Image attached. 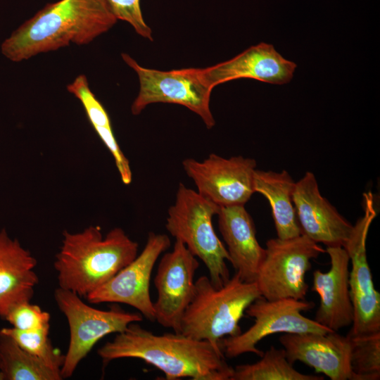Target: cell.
Masks as SVG:
<instances>
[{"instance_id": "6da1fadb", "label": "cell", "mask_w": 380, "mask_h": 380, "mask_svg": "<svg viewBox=\"0 0 380 380\" xmlns=\"http://www.w3.org/2000/svg\"><path fill=\"white\" fill-rule=\"evenodd\" d=\"M104 364L120 358H137L154 366L167 380H231L234 368L222 350L205 340L181 333L156 335L131 323L98 350Z\"/></svg>"}, {"instance_id": "7a4b0ae2", "label": "cell", "mask_w": 380, "mask_h": 380, "mask_svg": "<svg viewBox=\"0 0 380 380\" xmlns=\"http://www.w3.org/2000/svg\"><path fill=\"white\" fill-rule=\"evenodd\" d=\"M118 20L103 0H60L47 4L6 39L1 53L13 62L69 46L88 44Z\"/></svg>"}, {"instance_id": "3957f363", "label": "cell", "mask_w": 380, "mask_h": 380, "mask_svg": "<svg viewBox=\"0 0 380 380\" xmlns=\"http://www.w3.org/2000/svg\"><path fill=\"white\" fill-rule=\"evenodd\" d=\"M138 247L119 227L104 238L96 226L77 233L65 230L53 263L59 287L87 297L130 263Z\"/></svg>"}, {"instance_id": "277c9868", "label": "cell", "mask_w": 380, "mask_h": 380, "mask_svg": "<svg viewBox=\"0 0 380 380\" xmlns=\"http://www.w3.org/2000/svg\"><path fill=\"white\" fill-rule=\"evenodd\" d=\"M260 297L256 283L243 281L236 272L220 288L207 276H201L195 281L194 293L182 316L179 333L208 341L222 350L221 340L242 332L239 323L248 307Z\"/></svg>"}, {"instance_id": "5b68a950", "label": "cell", "mask_w": 380, "mask_h": 380, "mask_svg": "<svg viewBox=\"0 0 380 380\" xmlns=\"http://www.w3.org/2000/svg\"><path fill=\"white\" fill-rule=\"evenodd\" d=\"M220 207L179 183L175 201L167 210L165 227L207 267L212 284L220 288L230 279L227 248L217 236L213 218Z\"/></svg>"}, {"instance_id": "8992f818", "label": "cell", "mask_w": 380, "mask_h": 380, "mask_svg": "<svg viewBox=\"0 0 380 380\" xmlns=\"http://www.w3.org/2000/svg\"><path fill=\"white\" fill-rule=\"evenodd\" d=\"M121 56L139 79V92L131 106L134 115L140 114L150 104L173 103L198 115L207 128L214 127L215 121L210 108L213 89L204 80L201 68L159 70L140 65L127 53H122Z\"/></svg>"}, {"instance_id": "52a82bcc", "label": "cell", "mask_w": 380, "mask_h": 380, "mask_svg": "<svg viewBox=\"0 0 380 380\" xmlns=\"http://www.w3.org/2000/svg\"><path fill=\"white\" fill-rule=\"evenodd\" d=\"M265 251L255 281L261 296L269 300H305L308 289L305 275L311 260L326 251L300 234L286 239H270Z\"/></svg>"}, {"instance_id": "ba28073f", "label": "cell", "mask_w": 380, "mask_h": 380, "mask_svg": "<svg viewBox=\"0 0 380 380\" xmlns=\"http://www.w3.org/2000/svg\"><path fill=\"white\" fill-rule=\"evenodd\" d=\"M54 298L70 329L69 345L61 369L63 379L73 374L81 360L103 337L122 332L131 323L143 319L141 313L126 312L118 305L108 310L92 308L77 294L60 287L56 289Z\"/></svg>"}, {"instance_id": "9c48e42d", "label": "cell", "mask_w": 380, "mask_h": 380, "mask_svg": "<svg viewBox=\"0 0 380 380\" xmlns=\"http://www.w3.org/2000/svg\"><path fill=\"white\" fill-rule=\"evenodd\" d=\"M315 307L312 301L284 298L269 300L260 297L246 310L254 318V324L246 331L234 337L221 340L222 350L225 357L232 358L244 353H253L261 357L263 352L256 345L269 335L285 334H327L334 331L302 315Z\"/></svg>"}, {"instance_id": "30bf717a", "label": "cell", "mask_w": 380, "mask_h": 380, "mask_svg": "<svg viewBox=\"0 0 380 380\" xmlns=\"http://www.w3.org/2000/svg\"><path fill=\"white\" fill-rule=\"evenodd\" d=\"M364 215L353 225L344 246L351 264L350 296L353 308L352 327L347 336L380 332V294L375 289L369 266L366 240L369 227L376 216L371 192L363 194Z\"/></svg>"}, {"instance_id": "8fae6325", "label": "cell", "mask_w": 380, "mask_h": 380, "mask_svg": "<svg viewBox=\"0 0 380 380\" xmlns=\"http://www.w3.org/2000/svg\"><path fill=\"white\" fill-rule=\"evenodd\" d=\"M255 159L241 156L223 158L211 153L202 161L186 158L182 167L196 191L220 208L244 205L255 193Z\"/></svg>"}, {"instance_id": "7c38bea8", "label": "cell", "mask_w": 380, "mask_h": 380, "mask_svg": "<svg viewBox=\"0 0 380 380\" xmlns=\"http://www.w3.org/2000/svg\"><path fill=\"white\" fill-rule=\"evenodd\" d=\"M165 234L149 232L144 248L130 263L86 298L90 303H122L130 305L151 322L155 321L150 281L160 255L170 246Z\"/></svg>"}, {"instance_id": "4fadbf2b", "label": "cell", "mask_w": 380, "mask_h": 380, "mask_svg": "<svg viewBox=\"0 0 380 380\" xmlns=\"http://www.w3.org/2000/svg\"><path fill=\"white\" fill-rule=\"evenodd\" d=\"M200 263L179 240L163 254L154 277L158 297L153 303L155 321L179 333L182 316L195 289L194 276Z\"/></svg>"}, {"instance_id": "5bb4252c", "label": "cell", "mask_w": 380, "mask_h": 380, "mask_svg": "<svg viewBox=\"0 0 380 380\" xmlns=\"http://www.w3.org/2000/svg\"><path fill=\"white\" fill-rule=\"evenodd\" d=\"M293 201L302 234L327 247H344L353 225L322 196L312 172L296 182Z\"/></svg>"}, {"instance_id": "9a60e30c", "label": "cell", "mask_w": 380, "mask_h": 380, "mask_svg": "<svg viewBox=\"0 0 380 380\" xmlns=\"http://www.w3.org/2000/svg\"><path fill=\"white\" fill-rule=\"evenodd\" d=\"M279 341L289 362L299 361L331 380H356L350 367V342L348 336L327 334H285Z\"/></svg>"}, {"instance_id": "2e32d148", "label": "cell", "mask_w": 380, "mask_h": 380, "mask_svg": "<svg viewBox=\"0 0 380 380\" xmlns=\"http://www.w3.org/2000/svg\"><path fill=\"white\" fill-rule=\"evenodd\" d=\"M296 63L284 58L274 46L261 42L246 49L235 57L216 65L201 68L207 84L217 85L240 78H250L272 84L291 82Z\"/></svg>"}, {"instance_id": "e0dca14e", "label": "cell", "mask_w": 380, "mask_h": 380, "mask_svg": "<svg viewBox=\"0 0 380 380\" xmlns=\"http://www.w3.org/2000/svg\"><path fill=\"white\" fill-rule=\"evenodd\" d=\"M331 267L327 272H313L312 291L319 297L315 312L317 323L334 331L351 325L353 308L349 289L350 259L342 246L327 247Z\"/></svg>"}, {"instance_id": "ac0fdd59", "label": "cell", "mask_w": 380, "mask_h": 380, "mask_svg": "<svg viewBox=\"0 0 380 380\" xmlns=\"http://www.w3.org/2000/svg\"><path fill=\"white\" fill-rule=\"evenodd\" d=\"M217 215L229 262L243 281L254 282L266 251L256 238L253 218L244 205L220 208Z\"/></svg>"}, {"instance_id": "d6986e66", "label": "cell", "mask_w": 380, "mask_h": 380, "mask_svg": "<svg viewBox=\"0 0 380 380\" xmlns=\"http://www.w3.org/2000/svg\"><path fill=\"white\" fill-rule=\"evenodd\" d=\"M37 260L6 231H0V307L19 300H31L39 281Z\"/></svg>"}, {"instance_id": "ffe728a7", "label": "cell", "mask_w": 380, "mask_h": 380, "mask_svg": "<svg viewBox=\"0 0 380 380\" xmlns=\"http://www.w3.org/2000/svg\"><path fill=\"white\" fill-rule=\"evenodd\" d=\"M295 186L296 182L286 170L279 172L255 170L254 191L267 199L279 239H286L302 234L293 201Z\"/></svg>"}, {"instance_id": "44dd1931", "label": "cell", "mask_w": 380, "mask_h": 380, "mask_svg": "<svg viewBox=\"0 0 380 380\" xmlns=\"http://www.w3.org/2000/svg\"><path fill=\"white\" fill-rule=\"evenodd\" d=\"M66 89L81 102L90 124L112 154L122 182L129 184L132 179L129 162L115 137L106 110L90 89L87 77L78 75Z\"/></svg>"}, {"instance_id": "7402d4cb", "label": "cell", "mask_w": 380, "mask_h": 380, "mask_svg": "<svg viewBox=\"0 0 380 380\" xmlns=\"http://www.w3.org/2000/svg\"><path fill=\"white\" fill-rule=\"evenodd\" d=\"M0 360L6 380H61V371L23 349L0 330Z\"/></svg>"}, {"instance_id": "603a6c76", "label": "cell", "mask_w": 380, "mask_h": 380, "mask_svg": "<svg viewBox=\"0 0 380 380\" xmlns=\"http://www.w3.org/2000/svg\"><path fill=\"white\" fill-rule=\"evenodd\" d=\"M260 360L234 368L231 380H323L322 376L303 374L293 367L284 348L271 346Z\"/></svg>"}, {"instance_id": "cb8c5ba5", "label": "cell", "mask_w": 380, "mask_h": 380, "mask_svg": "<svg viewBox=\"0 0 380 380\" xmlns=\"http://www.w3.org/2000/svg\"><path fill=\"white\" fill-rule=\"evenodd\" d=\"M350 367L356 380L380 379V332L349 336Z\"/></svg>"}, {"instance_id": "d4e9b609", "label": "cell", "mask_w": 380, "mask_h": 380, "mask_svg": "<svg viewBox=\"0 0 380 380\" xmlns=\"http://www.w3.org/2000/svg\"><path fill=\"white\" fill-rule=\"evenodd\" d=\"M49 328L50 325L39 329L23 331L11 327L2 328L1 331L9 335L23 349L61 371L65 355L53 347L49 338Z\"/></svg>"}, {"instance_id": "484cf974", "label": "cell", "mask_w": 380, "mask_h": 380, "mask_svg": "<svg viewBox=\"0 0 380 380\" xmlns=\"http://www.w3.org/2000/svg\"><path fill=\"white\" fill-rule=\"evenodd\" d=\"M0 317L12 327L23 331L42 329L49 326L50 314L32 304L29 300H19L0 307Z\"/></svg>"}, {"instance_id": "4316f807", "label": "cell", "mask_w": 380, "mask_h": 380, "mask_svg": "<svg viewBox=\"0 0 380 380\" xmlns=\"http://www.w3.org/2000/svg\"><path fill=\"white\" fill-rule=\"evenodd\" d=\"M118 20L128 23L141 37L153 41L152 30L142 15L141 0H103Z\"/></svg>"}, {"instance_id": "83f0119b", "label": "cell", "mask_w": 380, "mask_h": 380, "mask_svg": "<svg viewBox=\"0 0 380 380\" xmlns=\"http://www.w3.org/2000/svg\"><path fill=\"white\" fill-rule=\"evenodd\" d=\"M0 380H6L5 379V375H4V372L2 370L1 360H0Z\"/></svg>"}]
</instances>
